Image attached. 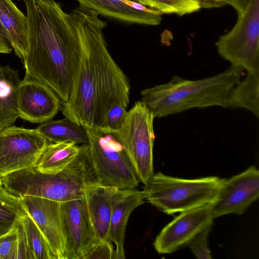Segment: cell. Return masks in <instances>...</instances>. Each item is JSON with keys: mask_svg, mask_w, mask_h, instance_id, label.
I'll return each mask as SVG.
<instances>
[{"mask_svg": "<svg viewBox=\"0 0 259 259\" xmlns=\"http://www.w3.org/2000/svg\"><path fill=\"white\" fill-rule=\"evenodd\" d=\"M121 190L97 184L90 187L86 192L89 215L99 241L108 240V233L113 203Z\"/></svg>", "mask_w": 259, "mask_h": 259, "instance_id": "e0dca14e", "label": "cell"}, {"mask_svg": "<svg viewBox=\"0 0 259 259\" xmlns=\"http://www.w3.org/2000/svg\"><path fill=\"white\" fill-rule=\"evenodd\" d=\"M81 145L71 141L49 142L34 166L39 171L54 174L64 169L78 154Z\"/></svg>", "mask_w": 259, "mask_h": 259, "instance_id": "ffe728a7", "label": "cell"}, {"mask_svg": "<svg viewBox=\"0 0 259 259\" xmlns=\"http://www.w3.org/2000/svg\"><path fill=\"white\" fill-rule=\"evenodd\" d=\"M243 73L242 68L231 65L219 74L198 80L175 75L166 83L142 90L141 101L158 118L192 108H228L229 92Z\"/></svg>", "mask_w": 259, "mask_h": 259, "instance_id": "3957f363", "label": "cell"}, {"mask_svg": "<svg viewBox=\"0 0 259 259\" xmlns=\"http://www.w3.org/2000/svg\"><path fill=\"white\" fill-rule=\"evenodd\" d=\"M64 259H83L99 241L89 215L85 197L61 203Z\"/></svg>", "mask_w": 259, "mask_h": 259, "instance_id": "30bf717a", "label": "cell"}, {"mask_svg": "<svg viewBox=\"0 0 259 259\" xmlns=\"http://www.w3.org/2000/svg\"><path fill=\"white\" fill-rule=\"evenodd\" d=\"M20 80L17 70L0 66V130L13 125L19 117L17 92Z\"/></svg>", "mask_w": 259, "mask_h": 259, "instance_id": "d6986e66", "label": "cell"}, {"mask_svg": "<svg viewBox=\"0 0 259 259\" xmlns=\"http://www.w3.org/2000/svg\"><path fill=\"white\" fill-rule=\"evenodd\" d=\"M12 50L7 34L0 23V54H9Z\"/></svg>", "mask_w": 259, "mask_h": 259, "instance_id": "4dcf8cb0", "label": "cell"}, {"mask_svg": "<svg viewBox=\"0 0 259 259\" xmlns=\"http://www.w3.org/2000/svg\"><path fill=\"white\" fill-rule=\"evenodd\" d=\"M18 258L33 259L25 231L21 224V221L18 225V229L17 248L16 259Z\"/></svg>", "mask_w": 259, "mask_h": 259, "instance_id": "f546056e", "label": "cell"}, {"mask_svg": "<svg viewBox=\"0 0 259 259\" xmlns=\"http://www.w3.org/2000/svg\"><path fill=\"white\" fill-rule=\"evenodd\" d=\"M28 214L21 196H16L0 186V237L7 234Z\"/></svg>", "mask_w": 259, "mask_h": 259, "instance_id": "603a6c76", "label": "cell"}, {"mask_svg": "<svg viewBox=\"0 0 259 259\" xmlns=\"http://www.w3.org/2000/svg\"><path fill=\"white\" fill-rule=\"evenodd\" d=\"M211 227V226H208L199 233L188 245L197 258H212L207 245L208 236Z\"/></svg>", "mask_w": 259, "mask_h": 259, "instance_id": "4316f807", "label": "cell"}, {"mask_svg": "<svg viewBox=\"0 0 259 259\" xmlns=\"http://www.w3.org/2000/svg\"><path fill=\"white\" fill-rule=\"evenodd\" d=\"M85 128L99 184L119 189L136 188L140 181L127 153L114 134L99 128Z\"/></svg>", "mask_w": 259, "mask_h": 259, "instance_id": "8992f818", "label": "cell"}, {"mask_svg": "<svg viewBox=\"0 0 259 259\" xmlns=\"http://www.w3.org/2000/svg\"><path fill=\"white\" fill-rule=\"evenodd\" d=\"M3 187L16 196H31L60 203L85 197L88 189L99 184L88 144L68 165L54 174L42 173L35 167L1 177Z\"/></svg>", "mask_w": 259, "mask_h": 259, "instance_id": "277c9868", "label": "cell"}, {"mask_svg": "<svg viewBox=\"0 0 259 259\" xmlns=\"http://www.w3.org/2000/svg\"><path fill=\"white\" fill-rule=\"evenodd\" d=\"M36 130L50 142L71 141L76 144H88L85 128L66 117L41 123Z\"/></svg>", "mask_w": 259, "mask_h": 259, "instance_id": "44dd1931", "label": "cell"}, {"mask_svg": "<svg viewBox=\"0 0 259 259\" xmlns=\"http://www.w3.org/2000/svg\"><path fill=\"white\" fill-rule=\"evenodd\" d=\"M17 100L19 117L32 123L52 119L62 106L53 90L26 74L18 86Z\"/></svg>", "mask_w": 259, "mask_h": 259, "instance_id": "4fadbf2b", "label": "cell"}, {"mask_svg": "<svg viewBox=\"0 0 259 259\" xmlns=\"http://www.w3.org/2000/svg\"><path fill=\"white\" fill-rule=\"evenodd\" d=\"M102 21L86 39L68 100L62 102L64 117L85 128H102L109 108H127L128 80L110 54Z\"/></svg>", "mask_w": 259, "mask_h": 259, "instance_id": "7a4b0ae2", "label": "cell"}, {"mask_svg": "<svg viewBox=\"0 0 259 259\" xmlns=\"http://www.w3.org/2000/svg\"><path fill=\"white\" fill-rule=\"evenodd\" d=\"M201 8H218L227 5L226 0H199Z\"/></svg>", "mask_w": 259, "mask_h": 259, "instance_id": "d6a6232c", "label": "cell"}, {"mask_svg": "<svg viewBox=\"0 0 259 259\" xmlns=\"http://www.w3.org/2000/svg\"><path fill=\"white\" fill-rule=\"evenodd\" d=\"M144 199L142 191L136 188L121 189L113 203L108 240L116 245V259L125 258L124 243L127 221L133 210L144 203Z\"/></svg>", "mask_w": 259, "mask_h": 259, "instance_id": "2e32d148", "label": "cell"}, {"mask_svg": "<svg viewBox=\"0 0 259 259\" xmlns=\"http://www.w3.org/2000/svg\"><path fill=\"white\" fill-rule=\"evenodd\" d=\"M228 107L243 108L259 118V72L247 73L246 77L230 91Z\"/></svg>", "mask_w": 259, "mask_h": 259, "instance_id": "7402d4cb", "label": "cell"}, {"mask_svg": "<svg viewBox=\"0 0 259 259\" xmlns=\"http://www.w3.org/2000/svg\"><path fill=\"white\" fill-rule=\"evenodd\" d=\"M25 74L50 87L62 102L70 95L84 43L102 21L81 5L66 12L55 0H25Z\"/></svg>", "mask_w": 259, "mask_h": 259, "instance_id": "6da1fadb", "label": "cell"}, {"mask_svg": "<svg viewBox=\"0 0 259 259\" xmlns=\"http://www.w3.org/2000/svg\"><path fill=\"white\" fill-rule=\"evenodd\" d=\"M2 178L1 177H0V186H2Z\"/></svg>", "mask_w": 259, "mask_h": 259, "instance_id": "836d02e7", "label": "cell"}, {"mask_svg": "<svg viewBox=\"0 0 259 259\" xmlns=\"http://www.w3.org/2000/svg\"><path fill=\"white\" fill-rule=\"evenodd\" d=\"M162 14H176L180 16L199 11V0H133Z\"/></svg>", "mask_w": 259, "mask_h": 259, "instance_id": "d4e9b609", "label": "cell"}, {"mask_svg": "<svg viewBox=\"0 0 259 259\" xmlns=\"http://www.w3.org/2000/svg\"><path fill=\"white\" fill-rule=\"evenodd\" d=\"M21 196L28 214L31 217L44 235L55 259H64L61 203L38 197Z\"/></svg>", "mask_w": 259, "mask_h": 259, "instance_id": "5bb4252c", "label": "cell"}, {"mask_svg": "<svg viewBox=\"0 0 259 259\" xmlns=\"http://www.w3.org/2000/svg\"><path fill=\"white\" fill-rule=\"evenodd\" d=\"M49 142L36 129L13 125L0 130V177L34 167Z\"/></svg>", "mask_w": 259, "mask_h": 259, "instance_id": "9c48e42d", "label": "cell"}, {"mask_svg": "<svg viewBox=\"0 0 259 259\" xmlns=\"http://www.w3.org/2000/svg\"><path fill=\"white\" fill-rule=\"evenodd\" d=\"M21 224L33 259H55L47 240L29 214L23 217Z\"/></svg>", "mask_w": 259, "mask_h": 259, "instance_id": "cb8c5ba5", "label": "cell"}, {"mask_svg": "<svg viewBox=\"0 0 259 259\" xmlns=\"http://www.w3.org/2000/svg\"><path fill=\"white\" fill-rule=\"evenodd\" d=\"M155 116L141 101L127 111L120 128L113 133L128 155L140 182L145 185L153 175V127Z\"/></svg>", "mask_w": 259, "mask_h": 259, "instance_id": "52a82bcc", "label": "cell"}, {"mask_svg": "<svg viewBox=\"0 0 259 259\" xmlns=\"http://www.w3.org/2000/svg\"><path fill=\"white\" fill-rule=\"evenodd\" d=\"M259 196V171L254 166L222 182L211 203L212 218L234 213L240 215Z\"/></svg>", "mask_w": 259, "mask_h": 259, "instance_id": "8fae6325", "label": "cell"}, {"mask_svg": "<svg viewBox=\"0 0 259 259\" xmlns=\"http://www.w3.org/2000/svg\"><path fill=\"white\" fill-rule=\"evenodd\" d=\"M222 179L215 176L193 179L154 174L144 185L145 199L168 214L181 212L213 202Z\"/></svg>", "mask_w": 259, "mask_h": 259, "instance_id": "5b68a950", "label": "cell"}, {"mask_svg": "<svg viewBox=\"0 0 259 259\" xmlns=\"http://www.w3.org/2000/svg\"><path fill=\"white\" fill-rule=\"evenodd\" d=\"M249 0H226L227 5H229L236 11L238 15L242 14L245 10Z\"/></svg>", "mask_w": 259, "mask_h": 259, "instance_id": "1f68e13d", "label": "cell"}, {"mask_svg": "<svg viewBox=\"0 0 259 259\" xmlns=\"http://www.w3.org/2000/svg\"><path fill=\"white\" fill-rule=\"evenodd\" d=\"M127 113L126 107L120 104L113 105L108 110L103 126L100 130L112 133L115 132L122 125Z\"/></svg>", "mask_w": 259, "mask_h": 259, "instance_id": "484cf974", "label": "cell"}, {"mask_svg": "<svg viewBox=\"0 0 259 259\" xmlns=\"http://www.w3.org/2000/svg\"><path fill=\"white\" fill-rule=\"evenodd\" d=\"M0 23L11 47L22 61L26 52V16L12 0H0Z\"/></svg>", "mask_w": 259, "mask_h": 259, "instance_id": "ac0fdd59", "label": "cell"}, {"mask_svg": "<svg viewBox=\"0 0 259 259\" xmlns=\"http://www.w3.org/2000/svg\"><path fill=\"white\" fill-rule=\"evenodd\" d=\"M219 55L231 65L259 72V0H249L232 29L215 42Z\"/></svg>", "mask_w": 259, "mask_h": 259, "instance_id": "ba28073f", "label": "cell"}, {"mask_svg": "<svg viewBox=\"0 0 259 259\" xmlns=\"http://www.w3.org/2000/svg\"><path fill=\"white\" fill-rule=\"evenodd\" d=\"M19 224L0 237V259H16Z\"/></svg>", "mask_w": 259, "mask_h": 259, "instance_id": "83f0119b", "label": "cell"}, {"mask_svg": "<svg viewBox=\"0 0 259 259\" xmlns=\"http://www.w3.org/2000/svg\"><path fill=\"white\" fill-rule=\"evenodd\" d=\"M116 259L115 249L108 240L100 241L84 256L83 259Z\"/></svg>", "mask_w": 259, "mask_h": 259, "instance_id": "f1b7e54d", "label": "cell"}, {"mask_svg": "<svg viewBox=\"0 0 259 259\" xmlns=\"http://www.w3.org/2000/svg\"><path fill=\"white\" fill-rule=\"evenodd\" d=\"M211 203L180 212L155 238L153 246L159 254H169L188 245L201 231L211 226Z\"/></svg>", "mask_w": 259, "mask_h": 259, "instance_id": "7c38bea8", "label": "cell"}, {"mask_svg": "<svg viewBox=\"0 0 259 259\" xmlns=\"http://www.w3.org/2000/svg\"><path fill=\"white\" fill-rule=\"evenodd\" d=\"M18 1H24L25 0H18Z\"/></svg>", "mask_w": 259, "mask_h": 259, "instance_id": "e575fe53", "label": "cell"}, {"mask_svg": "<svg viewBox=\"0 0 259 259\" xmlns=\"http://www.w3.org/2000/svg\"><path fill=\"white\" fill-rule=\"evenodd\" d=\"M79 5L96 11L99 15L118 21L156 26L162 14L133 0H77Z\"/></svg>", "mask_w": 259, "mask_h": 259, "instance_id": "9a60e30c", "label": "cell"}]
</instances>
